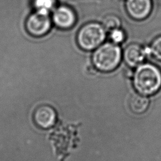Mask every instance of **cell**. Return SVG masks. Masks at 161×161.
Here are the masks:
<instances>
[{
    "instance_id": "cell-5",
    "label": "cell",
    "mask_w": 161,
    "mask_h": 161,
    "mask_svg": "<svg viewBox=\"0 0 161 161\" xmlns=\"http://www.w3.org/2000/svg\"><path fill=\"white\" fill-rule=\"evenodd\" d=\"M33 117L36 126L42 129H48L55 125L57 113L52 107L48 105H42L35 110Z\"/></svg>"
},
{
    "instance_id": "cell-1",
    "label": "cell",
    "mask_w": 161,
    "mask_h": 161,
    "mask_svg": "<svg viewBox=\"0 0 161 161\" xmlns=\"http://www.w3.org/2000/svg\"><path fill=\"white\" fill-rule=\"evenodd\" d=\"M133 86L143 96L157 93L161 88V71L151 64L139 65L133 74Z\"/></svg>"
},
{
    "instance_id": "cell-4",
    "label": "cell",
    "mask_w": 161,
    "mask_h": 161,
    "mask_svg": "<svg viewBox=\"0 0 161 161\" xmlns=\"http://www.w3.org/2000/svg\"><path fill=\"white\" fill-rule=\"evenodd\" d=\"M51 19L48 13L36 11L26 20L25 26L28 33L34 36L45 35L50 29Z\"/></svg>"
},
{
    "instance_id": "cell-9",
    "label": "cell",
    "mask_w": 161,
    "mask_h": 161,
    "mask_svg": "<svg viewBox=\"0 0 161 161\" xmlns=\"http://www.w3.org/2000/svg\"><path fill=\"white\" fill-rule=\"evenodd\" d=\"M128 104L130 110L133 113L140 114L147 110L149 106V99L145 96L134 94L131 96Z\"/></svg>"
},
{
    "instance_id": "cell-13",
    "label": "cell",
    "mask_w": 161,
    "mask_h": 161,
    "mask_svg": "<svg viewBox=\"0 0 161 161\" xmlns=\"http://www.w3.org/2000/svg\"><path fill=\"white\" fill-rule=\"evenodd\" d=\"M125 33L120 29L117 28L111 31L110 38L114 43H119L125 40Z\"/></svg>"
},
{
    "instance_id": "cell-7",
    "label": "cell",
    "mask_w": 161,
    "mask_h": 161,
    "mask_svg": "<svg viewBox=\"0 0 161 161\" xmlns=\"http://www.w3.org/2000/svg\"><path fill=\"white\" fill-rule=\"evenodd\" d=\"M148 53H150L149 48H144L140 45L133 43L125 48L123 57L128 65L135 67L143 62Z\"/></svg>"
},
{
    "instance_id": "cell-8",
    "label": "cell",
    "mask_w": 161,
    "mask_h": 161,
    "mask_svg": "<svg viewBox=\"0 0 161 161\" xmlns=\"http://www.w3.org/2000/svg\"><path fill=\"white\" fill-rule=\"evenodd\" d=\"M53 21L58 28L67 29L74 25L75 21V15L70 8L61 6L55 11L53 14Z\"/></svg>"
},
{
    "instance_id": "cell-11",
    "label": "cell",
    "mask_w": 161,
    "mask_h": 161,
    "mask_svg": "<svg viewBox=\"0 0 161 161\" xmlns=\"http://www.w3.org/2000/svg\"><path fill=\"white\" fill-rule=\"evenodd\" d=\"M33 5L36 11L48 13L54 8L55 0H33Z\"/></svg>"
},
{
    "instance_id": "cell-2",
    "label": "cell",
    "mask_w": 161,
    "mask_h": 161,
    "mask_svg": "<svg viewBox=\"0 0 161 161\" xmlns=\"http://www.w3.org/2000/svg\"><path fill=\"white\" fill-rule=\"evenodd\" d=\"M121 58L120 48L114 43H106L99 47L92 56V62L98 70L109 72L114 70Z\"/></svg>"
},
{
    "instance_id": "cell-12",
    "label": "cell",
    "mask_w": 161,
    "mask_h": 161,
    "mask_svg": "<svg viewBox=\"0 0 161 161\" xmlns=\"http://www.w3.org/2000/svg\"><path fill=\"white\" fill-rule=\"evenodd\" d=\"M150 53L156 59L161 60V36L156 38L149 48Z\"/></svg>"
},
{
    "instance_id": "cell-6",
    "label": "cell",
    "mask_w": 161,
    "mask_h": 161,
    "mask_svg": "<svg viewBox=\"0 0 161 161\" xmlns=\"http://www.w3.org/2000/svg\"><path fill=\"white\" fill-rule=\"evenodd\" d=\"M151 0H127L126 10L129 15L135 19L147 18L152 9Z\"/></svg>"
},
{
    "instance_id": "cell-3",
    "label": "cell",
    "mask_w": 161,
    "mask_h": 161,
    "mask_svg": "<svg viewBox=\"0 0 161 161\" xmlns=\"http://www.w3.org/2000/svg\"><path fill=\"white\" fill-rule=\"evenodd\" d=\"M104 28L96 23H89L83 26L77 34L79 45L84 50H92L97 47L106 36Z\"/></svg>"
},
{
    "instance_id": "cell-10",
    "label": "cell",
    "mask_w": 161,
    "mask_h": 161,
    "mask_svg": "<svg viewBox=\"0 0 161 161\" xmlns=\"http://www.w3.org/2000/svg\"><path fill=\"white\" fill-rule=\"evenodd\" d=\"M120 25V19L116 16L113 14L107 15L103 20V27L109 31L119 28Z\"/></svg>"
}]
</instances>
